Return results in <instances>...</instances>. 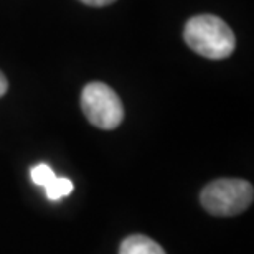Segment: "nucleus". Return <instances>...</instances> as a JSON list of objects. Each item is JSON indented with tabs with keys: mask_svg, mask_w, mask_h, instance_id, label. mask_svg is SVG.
<instances>
[{
	"mask_svg": "<svg viewBox=\"0 0 254 254\" xmlns=\"http://www.w3.org/2000/svg\"><path fill=\"white\" fill-rule=\"evenodd\" d=\"M185 43L195 53L210 60L228 58L235 52L236 38L225 20L216 15H196L184 28Z\"/></svg>",
	"mask_w": 254,
	"mask_h": 254,
	"instance_id": "nucleus-1",
	"label": "nucleus"
},
{
	"mask_svg": "<svg viewBox=\"0 0 254 254\" xmlns=\"http://www.w3.org/2000/svg\"><path fill=\"white\" fill-rule=\"evenodd\" d=\"M254 189L241 179H218L200 193L201 206L213 216H236L251 206Z\"/></svg>",
	"mask_w": 254,
	"mask_h": 254,
	"instance_id": "nucleus-2",
	"label": "nucleus"
},
{
	"mask_svg": "<svg viewBox=\"0 0 254 254\" xmlns=\"http://www.w3.org/2000/svg\"><path fill=\"white\" fill-rule=\"evenodd\" d=\"M81 109L91 124L103 130L116 129L124 119V106L108 84L94 81L81 93Z\"/></svg>",
	"mask_w": 254,
	"mask_h": 254,
	"instance_id": "nucleus-3",
	"label": "nucleus"
},
{
	"mask_svg": "<svg viewBox=\"0 0 254 254\" xmlns=\"http://www.w3.org/2000/svg\"><path fill=\"white\" fill-rule=\"evenodd\" d=\"M119 254H167L159 243L145 235L127 236L121 243Z\"/></svg>",
	"mask_w": 254,
	"mask_h": 254,
	"instance_id": "nucleus-4",
	"label": "nucleus"
},
{
	"mask_svg": "<svg viewBox=\"0 0 254 254\" xmlns=\"http://www.w3.org/2000/svg\"><path fill=\"white\" fill-rule=\"evenodd\" d=\"M73 189H74L73 182L69 179H66V177H55V179L45 187L48 200H53V201H57L63 196H68L69 193L73 191Z\"/></svg>",
	"mask_w": 254,
	"mask_h": 254,
	"instance_id": "nucleus-5",
	"label": "nucleus"
},
{
	"mask_svg": "<svg viewBox=\"0 0 254 254\" xmlns=\"http://www.w3.org/2000/svg\"><path fill=\"white\" fill-rule=\"evenodd\" d=\"M55 177L57 175H55V172L52 170V167H48L47 164H40L32 169V180L40 187H47Z\"/></svg>",
	"mask_w": 254,
	"mask_h": 254,
	"instance_id": "nucleus-6",
	"label": "nucleus"
},
{
	"mask_svg": "<svg viewBox=\"0 0 254 254\" xmlns=\"http://www.w3.org/2000/svg\"><path fill=\"white\" fill-rule=\"evenodd\" d=\"M84 5H89V7H106V5L114 3L116 0H79Z\"/></svg>",
	"mask_w": 254,
	"mask_h": 254,
	"instance_id": "nucleus-7",
	"label": "nucleus"
},
{
	"mask_svg": "<svg viewBox=\"0 0 254 254\" xmlns=\"http://www.w3.org/2000/svg\"><path fill=\"white\" fill-rule=\"evenodd\" d=\"M7 89H8V81H7V78H5V74L0 71V98L7 93Z\"/></svg>",
	"mask_w": 254,
	"mask_h": 254,
	"instance_id": "nucleus-8",
	"label": "nucleus"
}]
</instances>
